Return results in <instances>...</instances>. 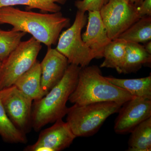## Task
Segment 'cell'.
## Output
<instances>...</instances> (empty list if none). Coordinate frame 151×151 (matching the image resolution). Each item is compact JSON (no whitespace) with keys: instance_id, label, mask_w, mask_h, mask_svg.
<instances>
[{"instance_id":"obj_5","label":"cell","mask_w":151,"mask_h":151,"mask_svg":"<svg viewBox=\"0 0 151 151\" xmlns=\"http://www.w3.org/2000/svg\"><path fill=\"white\" fill-rule=\"evenodd\" d=\"M41 43L32 37L22 41L17 48L2 61L0 66V90L13 86L37 60Z\"/></svg>"},{"instance_id":"obj_17","label":"cell","mask_w":151,"mask_h":151,"mask_svg":"<svg viewBox=\"0 0 151 151\" xmlns=\"http://www.w3.org/2000/svg\"><path fill=\"white\" fill-rule=\"evenodd\" d=\"M130 133L127 151L151 150V117L139 124Z\"/></svg>"},{"instance_id":"obj_24","label":"cell","mask_w":151,"mask_h":151,"mask_svg":"<svg viewBox=\"0 0 151 151\" xmlns=\"http://www.w3.org/2000/svg\"><path fill=\"white\" fill-rule=\"evenodd\" d=\"M145 45H144V48L148 53L151 54V41H149L146 43H145Z\"/></svg>"},{"instance_id":"obj_4","label":"cell","mask_w":151,"mask_h":151,"mask_svg":"<svg viewBox=\"0 0 151 151\" xmlns=\"http://www.w3.org/2000/svg\"><path fill=\"white\" fill-rule=\"evenodd\" d=\"M122 105L113 102L74 104L68 108L66 122L76 137H90L98 132L109 116L118 113Z\"/></svg>"},{"instance_id":"obj_9","label":"cell","mask_w":151,"mask_h":151,"mask_svg":"<svg viewBox=\"0 0 151 151\" xmlns=\"http://www.w3.org/2000/svg\"><path fill=\"white\" fill-rule=\"evenodd\" d=\"M116 119L114 130L116 134H124L151 117V99L135 97L122 105Z\"/></svg>"},{"instance_id":"obj_6","label":"cell","mask_w":151,"mask_h":151,"mask_svg":"<svg viewBox=\"0 0 151 151\" xmlns=\"http://www.w3.org/2000/svg\"><path fill=\"white\" fill-rule=\"evenodd\" d=\"M87 21L85 12L78 11L73 24L60 35L55 48L67 58L69 64L81 68L89 65L94 55L82 40L81 31Z\"/></svg>"},{"instance_id":"obj_7","label":"cell","mask_w":151,"mask_h":151,"mask_svg":"<svg viewBox=\"0 0 151 151\" xmlns=\"http://www.w3.org/2000/svg\"><path fill=\"white\" fill-rule=\"evenodd\" d=\"M100 13L111 40L117 38L141 18L137 6L129 0H108Z\"/></svg>"},{"instance_id":"obj_26","label":"cell","mask_w":151,"mask_h":151,"mask_svg":"<svg viewBox=\"0 0 151 151\" xmlns=\"http://www.w3.org/2000/svg\"><path fill=\"white\" fill-rule=\"evenodd\" d=\"M2 64V61L0 60V66H1V65Z\"/></svg>"},{"instance_id":"obj_2","label":"cell","mask_w":151,"mask_h":151,"mask_svg":"<svg viewBox=\"0 0 151 151\" xmlns=\"http://www.w3.org/2000/svg\"><path fill=\"white\" fill-rule=\"evenodd\" d=\"M81 68L69 64L61 80L42 98L35 100L32 110L31 126L36 132L66 115L68 108L66 103L75 89Z\"/></svg>"},{"instance_id":"obj_12","label":"cell","mask_w":151,"mask_h":151,"mask_svg":"<svg viewBox=\"0 0 151 151\" xmlns=\"http://www.w3.org/2000/svg\"><path fill=\"white\" fill-rule=\"evenodd\" d=\"M85 32L81 35L82 40L92 51L94 58H103L104 50L111 40L99 11H88Z\"/></svg>"},{"instance_id":"obj_19","label":"cell","mask_w":151,"mask_h":151,"mask_svg":"<svg viewBox=\"0 0 151 151\" xmlns=\"http://www.w3.org/2000/svg\"><path fill=\"white\" fill-rule=\"evenodd\" d=\"M0 135L10 143L25 144L27 142L25 133L19 129L9 118L0 99Z\"/></svg>"},{"instance_id":"obj_22","label":"cell","mask_w":151,"mask_h":151,"mask_svg":"<svg viewBox=\"0 0 151 151\" xmlns=\"http://www.w3.org/2000/svg\"><path fill=\"white\" fill-rule=\"evenodd\" d=\"M107 0H77L75 6L78 11L86 12V11H99L107 2Z\"/></svg>"},{"instance_id":"obj_16","label":"cell","mask_w":151,"mask_h":151,"mask_svg":"<svg viewBox=\"0 0 151 151\" xmlns=\"http://www.w3.org/2000/svg\"><path fill=\"white\" fill-rule=\"evenodd\" d=\"M127 42L116 38L111 41L105 47L103 52V62L100 68H113L119 73H121V68L124 63Z\"/></svg>"},{"instance_id":"obj_21","label":"cell","mask_w":151,"mask_h":151,"mask_svg":"<svg viewBox=\"0 0 151 151\" xmlns=\"http://www.w3.org/2000/svg\"><path fill=\"white\" fill-rule=\"evenodd\" d=\"M26 33L0 29V60L3 61L22 42Z\"/></svg>"},{"instance_id":"obj_15","label":"cell","mask_w":151,"mask_h":151,"mask_svg":"<svg viewBox=\"0 0 151 151\" xmlns=\"http://www.w3.org/2000/svg\"><path fill=\"white\" fill-rule=\"evenodd\" d=\"M109 82L122 88L134 97L151 99V76L132 79H123L108 76Z\"/></svg>"},{"instance_id":"obj_18","label":"cell","mask_w":151,"mask_h":151,"mask_svg":"<svg viewBox=\"0 0 151 151\" xmlns=\"http://www.w3.org/2000/svg\"><path fill=\"white\" fill-rule=\"evenodd\" d=\"M117 38L127 42L145 43L151 40V16L142 17Z\"/></svg>"},{"instance_id":"obj_20","label":"cell","mask_w":151,"mask_h":151,"mask_svg":"<svg viewBox=\"0 0 151 151\" xmlns=\"http://www.w3.org/2000/svg\"><path fill=\"white\" fill-rule=\"evenodd\" d=\"M67 0H0V8L14 6H26L28 9H39L43 12L56 13L60 12L61 7Z\"/></svg>"},{"instance_id":"obj_8","label":"cell","mask_w":151,"mask_h":151,"mask_svg":"<svg viewBox=\"0 0 151 151\" xmlns=\"http://www.w3.org/2000/svg\"><path fill=\"white\" fill-rule=\"evenodd\" d=\"M0 99L14 125L24 133L31 126L32 101L14 85L0 90Z\"/></svg>"},{"instance_id":"obj_11","label":"cell","mask_w":151,"mask_h":151,"mask_svg":"<svg viewBox=\"0 0 151 151\" xmlns=\"http://www.w3.org/2000/svg\"><path fill=\"white\" fill-rule=\"evenodd\" d=\"M68 64L67 58L56 49L48 47L40 62L41 86L44 96L61 80Z\"/></svg>"},{"instance_id":"obj_25","label":"cell","mask_w":151,"mask_h":151,"mask_svg":"<svg viewBox=\"0 0 151 151\" xmlns=\"http://www.w3.org/2000/svg\"><path fill=\"white\" fill-rule=\"evenodd\" d=\"M129 1L134 4L137 7L138 6L142 4L143 0H129Z\"/></svg>"},{"instance_id":"obj_3","label":"cell","mask_w":151,"mask_h":151,"mask_svg":"<svg viewBox=\"0 0 151 151\" xmlns=\"http://www.w3.org/2000/svg\"><path fill=\"white\" fill-rule=\"evenodd\" d=\"M134 97L109 82L100 68L93 65L81 68L75 89L68 100L78 105L105 102L123 104Z\"/></svg>"},{"instance_id":"obj_10","label":"cell","mask_w":151,"mask_h":151,"mask_svg":"<svg viewBox=\"0 0 151 151\" xmlns=\"http://www.w3.org/2000/svg\"><path fill=\"white\" fill-rule=\"evenodd\" d=\"M52 127L42 130L35 144L28 146L26 151H60L68 147L76 138L67 122L60 119Z\"/></svg>"},{"instance_id":"obj_14","label":"cell","mask_w":151,"mask_h":151,"mask_svg":"<svg viewBox=\"0 0 151 151\" xmlns=\"http://www.w3.org/2000/svg\"><path fill=\"white\" fill-rule=\"evenodd\" d=\"M151 54L139 43L127 42L126 54L121 73L136 72L144 65H150Z\"/></svg>"},{"instance_id":"obj_13","label":"cell","mask_w":151,"mask_h":151,"mask_svg":"<svg viewBox=\"0 0 151 151\" xmlns=\"http://www.w3.org/2000/svg\"><path fill=\"white\" fill-rule=\"evenodd\" d=\"M41 74L40 62L37 60L29 70L17 79L14 85L32 100H39L44 96L41 86Z\"/></svg>"},{"instance_id":"obj_23","label":"cell","mask_w":151,"mask_h":151,"mask_svg":"<svg viewBox=\"0 0 151 151\" xmlns=\"http://www.w3.org/2000/svg\"><path fill=\"white\" fill-rule=\"evenodd\" d=\"M137 9L140 18L151 16V0H143L142 4L137 7Z\"/></svg>"},{"instance_id":"obj_1","label":"cell","mask_w":151,"mask_h":151,"mask_svg":"<svg viewBox=\"0 0 151 151\" xmlns=\"http://www.w3.org/2000/svg\"><path fill=\"white\" fill-rule=\"evenodd\" d=\"M4 24L12 25L14 31L28 33L50 47L56 44L62 30L69 26L70 20L60 12L41 14L5 6L0 8V24Z\"/></svg>"}]
</instances>
